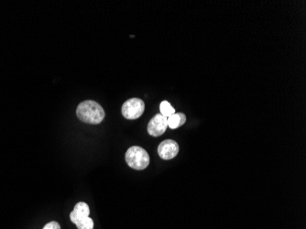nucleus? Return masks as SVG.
Segmentation results:
<instances>
[{
	"label": "nucleus",
	"mask_w": 306,
	"mask_h": 229,
	"mask_svg": "<svg viewBox=\"0 0 306 229\" xmlns=\"http://www.w3.org/2000/svg\"><path fill=\"white\" fill-rule=\"evenodd\" d=\"M186 122V117L183 113H174L167 118L168 127L172 130H176Z\"/></svg>",
	"instance_id": "0eeeda50"
},
{
	"label": "nucleus",
	"mask_w": 306,
	"mask_h": 229,
	"mask_svg": "<svg viewBox=\"0 0 306 229\" xmlns=\"http://www.w3.org/2000/svg\"><path fill=\"white\" fill-rule=\"evenodd\" d=\"M90 209L88 204L84 202H79L74 206L73 212L70 214V219L74 224L79 223L80 221L89 217Z\"/></svg>",
	"instance_id": "423d86ee"
},
{
	"label": "nucleus",
	"mask_w": 306,
	"mask_h": 229,
	"mask_svg": "<svg viewBox=\"0 0 306 229\" xmlns=\"http://www.w3.org/2000/svg\"><path fill=\"white\" fill-rule=\"evenodd\" d=\"M42 229H61V225L59 223H57L55 221H52L48 224H45L44 227Z\"/></svg>",
	"instance_id": "9d476101"
},
{
	"label": "nucleus",
	"mask_w": 306,
	"mask_h": 229,
	"mask_svg": "<svg viewBox=\"0 0 306 229\" xmlns=\"http://www.w3.org/2000/svg\"><path fill=\"white\" fill-rule=\"evenodd\" d=\"M160 110H161V114L163 115V117H165V118H169L170 116H172V115L175 113V109L173 108L168 101H163L161 103Z\"/></svg>",
	"instance_id": "6e6552de"
},
{
	"label": "nucleus",
	"mask_w": 306,
	"mask_h": 229,
	"mask_svg": "<svg viewBox=\"0 0 306 229\" xmlns=\"http://www.w3.org/2000/svg\"><path fill=\"white\" fill-rule=\"evenodd\" d=\"M126 161L130 168L137 170L146 169L149 164V156L143 148L132 146L126 152Z\"/></svg>",
	"instance_id": "f03ea898"
},
{
	"label": "nucleus",
	"mask_w": 306,
	"mask_h": 229,
	"mask_svg": "<svg viewBox=\"0 0 306 229\" xmlns=\"http://www.w3.org/2000/svg\"><path fill=\"white\" fill-rule=\"evenodd\" d=\"M77 118L84 123L98 125L104 120L105 111L102 105L94 100H85L80 103L76 109Z\"/></svg>",
	"instance_id": "f257e3e1"
},
{
	"label": "nucleus",
	"mask_w": 306,
	"mask_h": 229,
	"mask_svg": "<svg viewBox=\"0 0 306 229\" xmlns=\"http://www.w3.org/2000/svg\"><path fill=\"white\" fill-rule=\"evenodd\" d=\"M159 156L163 159L169 160L173 159L179 153V145L175 140H163L158 147Z\"/></svg>",
	"instance_id": "39448f33"
},
{
	"label": "nucleus",
	"mask_w": 306,
	"mask_h": 229,
	"mask_svg": "<svg viewBox=\"0 0 306 229\" xmlns=\"http://www.w3.org/2000/svg\"><path fill=\"white\" fill-rule=\"evenodd\" d=\"M78 229H94V221L92 218L87 217L85 219L80 221L79 223L75 224Z\"/></svg>",
	"instance_id": "1a4fd4ad"
},
{
	"label": "nucleus",
	"mask_w": 306,
	"mask_h": 229,
	"mask_svg": "<svg viewBox=\"0 0 306 229\" xmlns=\"http://www.w3.org/2000/svg\"><path fill=\"white\" fill-rule=\"evenodd\" d=\"M145 110V103L140 98H130L127 100L122 105V115L124 118L129 120L139 119Z\"/></svg>",
	"instance_id": "7ed1b4c3"
},
{
	"label": "nucleus",
	"mask_w": 306,
	"mask_h": 229,
	"mask_svg": "<svg viewBox=\"0 0 306 229\" xmlns=\"http://www.w3.org/2000/svg\"><path fill=\"white\" fill-rule=\"evenodd\" d=\"M168 128L167 118L163 117V115L157 114L154 116L148 125V133L152 137H160L164 134Z\"/></svg>",
	"instance_id": "20e7f679"
}]
</instances>
